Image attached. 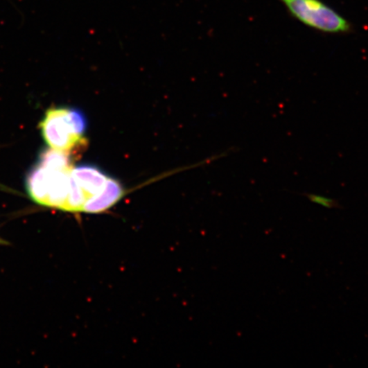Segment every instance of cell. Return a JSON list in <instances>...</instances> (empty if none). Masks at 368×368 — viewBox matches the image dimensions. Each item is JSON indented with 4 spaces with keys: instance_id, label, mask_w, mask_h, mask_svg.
<instances>
[{
    "instance_id": "7a4b0ae2",
    "label": "cell",
    "mask_w": 368,
    "mask_h": 368,
    "mask_svg": "<svg viewBox=\"0 0 368 368\" xmlns=\"http://www.w3.org/2000/svg\"><path fill=\"white\" fill-rule=\"evenodd\" d=\"M44 141L54 150L71 153L87 141L85 134L87 121L80 110L69 107H55L46 111L40 122Z\"/></svg>"
},
{
    "instance_id": "6da1fadb",
    "label": "cell",
    "mask_w": 368,
    "mask_h": 368,
    "mask_svg": "<svg viewBox=\"0 0 368 368\" xmlns=\"http://www.w3.org/2000/svg\"><path fill=\"white\" fill-rule=\"evenodd\" d=\"M72 169V165L55 167L38 163L27 178L28 195L43 206L85 211V195L73 176Z\"/></svg>"
},
{
    "instance_id": "3957f363",
    "label": "cell",
    "mask_w": 368,
    "mask_h": 368,
    "mask_svg": "<svg viewBox=\"0 0 368 368\" xmlns=\"http://www.w3.org/2000/svg\"><path fill=\"white\" fill-rule=\"evenodd\" d=\"M289 13L304 25L322 33H347L352 26L321 0H280Z\"/></svg>"
},
{
    "instance_id": "277c9868",
    "label": "cell",
    "mask_w": 368,
    "mask_h": 368,
    "mask_svg": "<svg viewBox=\"0 0 368 368\" xmlns=\"http://www.w3.org/2000/svg\"><path fill=\"white\" fill-rule=\"evenodd\" d=\"M306 196L311 202L319 204V206L323 207L328 208V209L341 207L336 200L327 198V197L317 195L306 194Z\"/></svg>"
}]
</instances>
